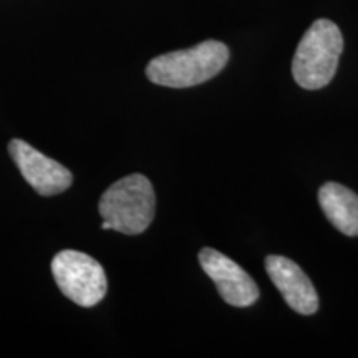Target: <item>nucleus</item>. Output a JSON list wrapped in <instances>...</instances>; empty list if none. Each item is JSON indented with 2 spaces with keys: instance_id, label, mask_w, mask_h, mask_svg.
Wrapping results in <instances>:
<instances>
[{
  "instance_id": "f257e3e1",
  "label": "nucleus",
  "mask_w": 358,
  "mask_h": 358,
  "mask_svg": "<svg viewBox=\"0 0 358 358\" xmlns=\"http://www.w3.org/2000/svg\"><path fill=\"white\" fill-rule=\"evenodd\" d=\"M229 62V48L217 40L169 52L153 58L146 66L150 82L169 88H189L216 77Z\"/></svg>"
},
{
  "instance_id": "f03ea898",
  "label": "nucleus",
  "mask_w": 358,
  "mask_h": 358,
  "mask_svg": "<svg viewBox=\"0 0 358 358\" xmlns=\"http://www.w3.org/2000/svg\"><path fill=\"white\" fill-rule=\"evenodd\" d=\"M343 50V37L337 24L319 19L310 25L295 50L292 75L299 87L320 90L332 82Z\"/></svg>"
},
{
  "instance_id": "7ed1b4c3",
  "label": "nucleus",
  "mask_w": 358,
  "mask_h": 358,
  "mask_svg": "<svg viewBox=\"0 0 358 358\" xmlns=\"http://www.w3.org/2000/svg\"><path fill=\"white\" fill-rule=\"evenodd\" d=\"M98 209L113 231L127 236L141 234L155 219L153 185L143 174H129L103 192Z\"/></svg>"
},
{
  "instance_id": "20e7f679",
  "label": "nucleus",
  "mask_w": 358,
  "mask_h": 358,
  "mask_svg": "<svg viewBox=\"0 0 358 358\" xmlns=\"http://www.w3.org/2000/svg\"><path fill=\"white\" fill-rule=\"evenodd\" d=\"M58 289L80 307H93L106 295L108 280L101 264L80 250H62L52 261Z\"/></svg>"
},
{
  "instance_id": "39448f33",
  "label": "nucleus",
  "mask_w": 358,
  "mask_h": 358,
  "mask_svg": "<svg viewBox=\"0 0 358 358\" xmlns=\"http://www.w3.org/2000/svg\"><path fill=\"white\" fill-rule=\"evenodd\" d=\"M8 153L15 161L25 181L40 196H55L69 189L73 176L64 164L47 158V156L30 146L24 140H12L8 143Z\"/></svg>"
},
{
  "instance_id": "423d86ee",
  "label": "nucleus",
  "mask_w": 358,
  "mask_h": 358,
  "mask_svg": "<svg viewBox=\"0 0 358 358\" xmlns=\"http://www.w3.org/2000/svg\"><path fill=\"white\" fill-rule=\"evenodd\" d=\"M199 264L216 284L224 302L232 307H249L257 302L259 289L243 267L216 249L204 248L199 252Z\"/></svg>"
},
{
  "instance_id": "0eeeda50",
  "label": "nucleus",
  "mask_w": 358,
  "mask_h": 358,
  "mask_svg": "<svg viewBox=\"0 0 358 358\" xmlns=\"http://www.w3.org/2000/svg\"><path fill=\"white\" fill-rule=\"evenodd\" d=\"M266 271L294 312L301 315H312L319 310V295L315 287L292 259L268 256L266 259Z\"/></svg>"
},
{
  "instance_id": "6e6552de",
  "label": "nucleus",
  "mask_w": 358,
  "mask_h": 358,
  "mask_svg": "<svg viewBox=\"0 0 358 358\" xmlns=\"http://www.w3.org/2000/svg\"><path fill=\"white\" fill-rule=\"evenodd\" d=\"M319 203L330 224L342 234L358 236V196L338 182H325L319 189Z\"/></svg>"
}]
</instances>
